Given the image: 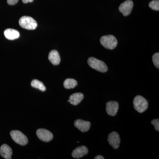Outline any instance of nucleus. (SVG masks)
<instances>
[{"label": "nucleus", "mask_w": 159, "mask_h": 159, "mask_svg": "<svg viewBox=\"0 0 159 159\" xmlns=\"http://www.w3.org/2000/svg\"><path fill=\"white\" fill-rule=\"evenodd\" d=\"M89 150L85 146H81L74 149L72 152V156L74 158L79 159L88 153Z\"/></svg>", "instance_id": "11"}, {"label": "nucleus", "mask_w": 159, "mask_h": 159, "mask_svg": "<svg viewBox=\"0 0 159 159\" xmlns=\"http://www.w3.org/2000/svg\"><path fill=\"white\" fill-rule=\"evenodd\" d=\"M100 42L104 48L110 50L115 49L118 44L116 38L112 35L102 36L100 39Z\"/></svg>", "instance_id": "4"}, {"label": "nucleus", "mask_w": 159, "mask_h": 159, "mask_svg": "<svg viewBox=\"0 0 159 159\" xmlns=\"http://www.w3.org/2000/svg\"><path fill=\"white\" fill-rule=\"evenodd\" d=\"M74 125L80 131L84 133L87 132L90 128L91 123L89 121L77 119L74 122Z\"/></svg>", "instance_id": "10"}, {"label": "nucleus", "mask_w": 159, "mask_h": 159, "mask_svg": "<svg viewBox=\"0 0 159 159\" xmlns=\"http://www.w3.org/2000/svg\"><path fill=\"white\" fill-rule=\"evenodd\" d=\"M10 135L13 141L19 145L24 146L28 144V138L20 131H11L10 132Z\"/></svg>", "instance_id": "5"}, {"label": "nucleus", "mask_w": 159, "mask_h": 159, "mask_svg": "<svg viewBox=\"0 0 159 159\" xmlns=\"http://www.w3.org/2000/svg\"><path fill=\"white\" fill-rule=\"evenodd\" d=\"M88 63L92 68L101 73H105L108 70V68L105 63L95 57H89L88 60Z\"/></svg>", "instance_id": "1"}, {"label": "nucleus", "mask_w": 159, "mask_h": 159, "mask_svg": "<svg viewBox=\"0 0 159 159\" xmlns=\"http://www.w3.org/2000/svg\"><path fill=\"white\" fill-rule=\"evenodd\" d=\"M4 35L7 39L12 40L20 37V33L15 29H8L4 31Z\"/></svg>", "instance_id": "14"}, {"label": "nucleus", "mask_w": 159, "mask_h": 159, "mask_svg": "<svg viewBox=\"0 0 159 159\" xmlns=\"http://www.w3.org/2000/svg\"><path fill=\"white\" fill-rule=\"evenodd\" d=\"M0 154L4 158L11 159L12 154V150L9 145L4 144L0 148Z\"/></svg>", "instance_id": "13"}, {"label": "nucleus", "mask_w": 159, "mask_h": 159, "mask_svg": "<svg viewBox=\"0 0 159 159\" xmlns=\"http://www.w3.org/2000/svg\"><path fill=\"white\" fill-rule=\"evenodd\" d=\"M152 124L154 126L156 130L159 131V119H153L152 121Z\"/></svg>", "instance_id": "20"}, {"label": "nucleus", "mask_w": 159, "mask_h": 159, "mask_svg": "<svg viewBox=\"0 0 159 159\" xmlns=\"http://www.w3.org/2000/svg\"><path fill=\"white\" fill-rule=\"evenodd\" d=\"M152 61L157 68H159V53H156L152 56Z\"/></svg>", "instance_id": "19"}, {"label": "nucleus", "mask_w": 159, "mask_h": 159, "mask_svg": "<svg viewBox=\"0 0 159 159\" xmlns=\"http://www.w3.org/2000/svg\"><path fill=\"white\" fill-rule=\"evenodd\" d=\"M110 145L114 148L118 149L120 143V138L119 134L116 132H112L109 134L107 139Z\"/></svg>", "instance_id": "8"}, {"label": "nucleus", "mask_w": 159, "mask_h": 159, "mask_svg": "<svg viewBox=\"0 0 159 159\" xmlns=\"http://www.w3.org/2000/svg\"><path fill=\"white\" fill-rule=\"evenodd\" d=\"M36 134L40 140L44 142H49L53 138V134L45 129H39L36 131Z\"/></svg>", "instance_id": "6"}, {"label": "nucleus", "mask_w": 159, "mask_h": 159, "mask_svg": "<svg viewBox=\"0 0 159 159\" xmlns=\"http://www.w3.org/2000/svg\"><path fill=\"white\" fill-rule=\"evenodd\" d=\"M119 103L116 101H110L106 104V111L109 116H116L119 110Z\"/></svg>", "instance_id": "9"}, {"label": "nucleus", "mask_w": 159, "mask_h": 159, "mask_svg": "<svg viewBox=\"0 0 159 159\" xmlns=\"http://www.w3.org/2000/svg\"><path fill=\"white\" fill-rule=\"evenodd\" d=\"M48 58L54 65H58L61 61L59 53L56 50H52L49 54Z\"/></svg>", "instance_id": "15"}, {"label": "nucleus", "mask_w": 159, "mask_h": 159, "mask_svg": "<svg viewBox=\"0 0 159 159\" xmlns=\"http://www.w3.org/2000/svg\"><path fill=\"white\" fill-rule=\"evenodd\" d=\"M133 2L131 0H127L122 3L119 7V10L124 16H127L130 14L133 8Z\"/></svg>", "instance_id": "7"}, {"label": "nucleus", "mask_w": 159, "mask_h": 159, "mask_svg": "<svg viewBox=\"0 0 159 159\" xmlns=\"http://www.w3.org/2000/svg\"><path fill=\"white\" fill-rule=\"evenodd\" d=\"M31 84L32 87L38 89L39 90L43 91V92L46 91V88L45 86L44 85L43 83L38 80H33L31 81Z\"/></svg>", "instance_id": "17"}, {"label": "nucleus", "mask_w": 159, "mask_h": 159, "mask_svg": "<svg viewBox=\"0 0 159 159\" xmlns=\"http://www.w3.org/2000/svg\"><path fill=\"white\" fill-rule=\"evenodd\" d=\"M104 158L101 155H98L95 157V159H104Z\"/></svg>", "instance_id": "23"}, {"label": "nucleus", "mask_w": 159, "mask_h": 159, "mask_svg": "<svg viewBox=\"0 0 159 159\" xmlns=\"http://www.w3.org/2000/svg\"><path fill=\"white\" fill-rule=\"evenodd\" d=\"M19 0H7V3L9 5L13 6L16 5L18 2Z\"/></svg>", "instance_id": "21"}, {"label": "nucleus", "mask_w": 159, "mask_h": 159, "mask_svg": "<svg viewBox=\"0 0 159 159\" xmlns=\"http://www.w3.org/2000/svg\"><path fill=\"white\" fill-rule=\"evenodd\" d=\"M19 23L21 27L27 30H34L37 27L36 21L30 16H22L20 18Z\"/></svg>", "instance_id": "3"}, {"label": "nucleus", "mask_w": 159, "mask_h": 159, "mask_svg": "<svg viewBox=\"0 0 159 159\" xmlns=\"http://www.w3.org/2000/svg\"><path fill=\"white\" fill-rule=\"evenodd\" d=\"M34 0H22L23 3H28L29 2H32Z\"/></svg>", "instance_id": "22"}, {"label": "nucleus", "mask_w": 159, "mask_h": 159, "mask_svg": "<svg viewBox=\"0 0 159 159\" xmlns=\"http://www.w3.org/2000/svg\"><path fill=\"white\" fill-rule=\"evenodd\" d=\"M77 85V80L71 78L66 79L64 82V86L66 89H74Z\"/></svg>", "instance_id": "16"}, {"label": "nucleus", "mask_w": 159, "mask_h": 159, "mask_svg": "<svg viewBox=\"0 0 159 159\" xmlns=\"http://www.w3.org/2000/svg\"><path fill=\"white\" fill-rule=\"evenodd\" d=\"M84 97V96L82 93H75L69 97V100L68 101L73 105H77L81 102Z\"/></svg>", "instance_id": "12"}, {"label": "nucleus", "mask_w": 159, "mask_h": 159, "mask_svg": "<svg viewBox=\"0 0 159 159\" xmlns=\"http://www.w3.org/2000/svg\"><path fill=\"white\" fill-rule=\"evenodd\" d=\"M149 7L154 10L159 11V0H153L149 3Z\"/></svg>", "instance_id": "18"}, {"label": "nucleus", "mask_w": 159, "mask_h": 159, "mask_svg": "<svg viewBox=\"0 0 159 159\" xmlns=\"http://www.w3.org/2000/svg\"><path fill=\"white\" fill-rule=\"evenodd\" d=\"M133 103L135 109L140 113L144 112L148 109V101L142 96L139 95L135 97Z\"/></svg>", "instance_id": "2"}]
</instances>
